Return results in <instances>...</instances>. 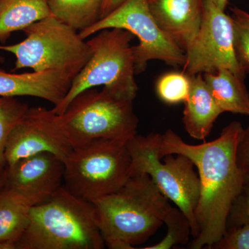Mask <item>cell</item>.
<instances>
[{"instance_id": "6da1fadb", "label": "cell", "mask_w": 249, "mask_h": 249, "mask_svg": "<svg viewBox=\"0 0 249 249\" xmlns=\"http://www.w3.org/2000/svg\"><path fill=\"white\" fill-rule=\"evenodd\" d=\"M243 127L233 121L218 138L199 145L187 143L168 129L160 137V157L180 154L196 165L200 181V197L196 216L198 235L190 249H211L227 232L228 216L249 175L237 165L236 150Z\"/></svg>"}, {"instance_id": "7a4b0ae2", "label": "cell", "mask_w": 249, "mask_h": 249, "mask_svg": "<svg viewBox=\"0 0 249 249\" xmlns=\"http://www.w3.org/2000/svg\"><path fill=\"white\" fill-rule=\"evenodd\" d=\"M106 246L132 249L158 231L173 207L147 175L131 177L117 191L93 201Z\"/></svg>"}, {"instance_id": "3957f363", "label": "cell", "mask_w": 249, "mask_h": 249, "mask_svg": "<svg viewBox=\"0 0 249 249\" xmlns=\"http://www.w3.org/2000/svg\"><path fill=\"white\" fill-rule=\"evenodd\" d=\"M106 247L94 205L62 186L31 209L15 249H102Z\"/></svg>"}, {"instance_id": "277c9868", "label": "cell", "mask_w": 249, "mask_h": 249, "mask_svg": "<svg viewBox=\"0 0 249 249\" xmlns=\"http://www.w3.org/2000/svg\"><path fill=\"white\" fill-rule=\"evenodd\" d=\"M88 41L91 55L86 65L72 81L63 100L52 108L60 115L77 95L85 90L103 86L111 94L134 101L138 91L136 83L134 38L128 31L119 28L104 29Z\"/></svg>"}, {"instance_id": "5b68a950", "label": "cell", "mask_w": 249, "mask_h": 249, "mask_svg": "<svg viewBox=\"0 0 249 249\" xmlns=\"http://www.w3.org/2000/svg\"><path fill=\"white\" fill-rule=\"evenodd\" d=\"M161 134H136L127 142L131 158V177L147 175L160 193L186 216L191 235H198L196 213L200 197V181L196 165L186 156L160 157Z\"/></svg>"}, {"instance_id": "8992f818", "label": "cell", "mask_w": 249, "mask_h": 249, "mask_svg": "<svg viewBox=\"0 0 249 249\" xmlns=\"http://www.w3.org/2000/svg\"><path fill=\"white\" fill-rule=\"evenodd\" d=\"M134 101L94 88L77 95L58 120L73 148L98 140L128 142L137 134Z\"/></svg>"}, {"instance_id": "52a82bcc", "label": "cell", "mask_w": 249, "mask_h": 249, "mask_svg": "<svg viewBox=\"0 0 249 249\" xmlns=\"http://www.w3.org/2000/svg\"><path fill=\"white\" fill-rule=\"evenodd\" d=\"M26 38L12 45L0 46V50L14 54V71L31 68L34 71H56L73 81L91 55L88 41L79 31L53 16L24 29Z\"/></svg>"}, {"instance_id": "ba28073f", "label": "cell", "mask_w": 249, "mask_h": 249, "mask_svg": "<svg viewBox=\"0 0 249 249\" xmlns=\"http://www.w3.org/2000/svg\"><path fill=\"white\" fill-rule=\"evenodd\" d=\"M127 142L98 140L73 148L64 160V186L91 203L120 189L131 178Z\"/></svg>"}, {"instance_id": "9c48e42d", "label": "cell", "mask_w": 249, "mask_h": 249, "mask_svg": "<svg viewBox=\"0 0 249 249\" xmlns=\"http://www.w3.org/2000/svg\"><path fill=\"white\" fill-rule=\"evenodd\" d=\"M112 28L128 31L138 38L139 45L133 46L136 74L145 71L150 60H160L174 67L184 65V51L161 30L150 12L147 0H124L111 14L79 31V34L86 40L99 31Z\"/></svg>"}, {"instance_id": "30bf717a", "label": "cell", "mask_w": 249, "mask_h": 249, "mask_svg": "<svg viewBox=\"0 0 249 249\" xmlns=\"http://www.w3.org/2000/svg\"><path fill=\"white\" fill-rule=\"evenodd\" d=\"M185 54L183 72L187 76L227 69L245 79L236 58L233 19L211 0H204L200 28Z\"/></svg>"}, {"instance_id": "8fae6325", "label": "cell", "mask_w": 249, "mask_h": 249, "mask_svg": "<svg viewBox=\"0 0 249 249\" xmlns=\"http://www.w3.org/2000/svg\"><path fill=\"white\" fill-rule=\"evenodd\" d=\"M58 114L43 107H29L11 131L4 150L6 165L29 156L50 152L63 160L73 150Z\"/></svg>"}, {"instance_id": "7c38bea8", "label": "cell", "mask_w": 249, "mask_h": 249, "mask_svg": "<svg viewBox=\"0 0 249 249\" xmlns=\"http://www.w3.org/2000/svg\"><path fill=\"white\" fill-rule=\"evenodd\" d=\"M64 172L63 160L50 152H41L6 165V187L50 197L62 186Z\"/></svg>"}, {"instance_id": "4fadbf2b", "label": "cell", "mask_w": 249, "mask_h": 249, "mask_svg": "<svg viewBox=\"0 0 249 249\" xmlns=\"http://www.w3.org/2000/svg\"><path fill=\"white\" fill-rule=\"evenodd\" d=\"M147 3L161 30L186 52L200 28L204 0H147Z\"/></svg>"}, {"instance_id": "5bb4252c", "label": "cell", "mask_w": 249, "mask_h": 249, "mask_svg": "<svg viewBox=\"0 0 249 249\" xmlns=\"http://www.w3.org/2000/svg\"><path fill=\"white\" fill-rule=\"evenodd\" d=\"M72 80L61 72L13 73L0 69V97L34 96L56 106L71 88Z\"/></svg>"}, {"instance_id": "9a60e30c", "label": "cell", "mask_w": 249, "mask_h": 249, "mask_svg": "<svg viewBox=\"0 0 249 249\" xmlns=\"http://www.w3.org/2000/svg\"><path fill=\"white\" fill-rule=\"evenodd\" d=\"M49 198L5 187L0 193V249H15L29 225L31 209Z\"/></svg>"}, {"instance_id": "2e32d148", "label": "cell", "mask_w": 249, "mask_h": 249, "mask_svg": "<svg viewBox=\"0 0 249 249\" xmlns=\"http://www.w3.org/2000/svg\"><path fill=\"white\" fill-rule=\"evenodd\" d=\"M191 89L185 101L183 124L187 133L196 140H205L214 122L224 113L210 91L203 74L189 76Z\"/></svg>"}, {"instance_id": "e0dca14e", "label": "cell", "mask_w": 249, "mask_h": 249, "mask_svg": "<svg viewBox=\"0 0 249 249\" xmlns=\"http://www.w3.org/2000/svg\"><path fill=\"white\" fill-rule=\"evenodd\" d=\"M205 82L224 112L249 116V93L245 78L230 70L221 69L214 73L203 74Z\"/></svg>"}, {"instance_id": "ac0fdd59", "label": "cell", "mask_w": 249, "mask_h": 249, "mask_svg": "<svg viewBox=\"0 0 249 249\" xmlns=\"http://www.w3.org/2000/svg\"><path fill=\"white\" fill-rule=\"evenodd\" d=\"M52 16L48 0H0V42H6L12 33Z\"/></svg>"}, {"instance_id": "d6986e66", "label": "cell", "mask_w": 249, "mask_h": 249, "mask_svg": "<svg viewBox=\"0 0 249 249\" xmlns=\"http://www.w3.org/2000/svg\"><path fill=\"white\" fill-rule=\"evenodd\" d=\"M48 3L54 17L78 31L101 19L103 0H48Z\"/></svg>"}, {"instance_id": "ffe728a7", "label": "cell", "mask_w": 249, "mask_h": 249, "mask_svg": "<svg viewBox=\"0 0 249 249\" xmlns=\"http://www.w3.org/2000/svg\"><path fill=\"white\" fill-rule=\"evenodd\" d=\"M29 109L27 103L16 97H0V167L6 165L4 150L8 137Z\"/></svg>"}, {"instance_id": "44dd1931", "label": "cell", "mask_w": 249, "mask_h": 249, "mask_svg": "<svg viewBox=\"0 0 249 249\" xmlns=\"http://www.w3.org/2000/svg\"><path fill=\"white\" fill-rule=\"evenodd\" d=\"M191 89L190 77L183 72L172 71L160 77L156 85L157 95L169 105L184 103Z\"/></svg>"}, {"instance_id": "7402d4cb", "label": "cell", "mask_w": 249, "mask_h": 249, "mask_svg": "<svg viewBox=\"0 0 249 249\" xmlns=\"http://www.w3.org/2000/svg\"><path fill=\"white\" fill-rule=\"evenodd\" d=\"M168 232L164 238L159 243L145 249H169L177 245H186L191 235L189 222L179 209L173 208L171 212L165 220Z\"/></svg>"}, {"instance_id": "603a6c76", "label": "cell", "mask_w": 249, "mask_h": 249, "mask_svg": "<svg viewBox=\"0 0 249 249\" xmlns=\"http://www.w3.org/2000/svg\"><path fill=\"white\" fill-rule=\"evenodd\" d=\"M234 28V47L236 58L241 68L249 73V18L244 10L231 9Z\"/></svg>"}, {"instance_id": "cb8c5ba5", "label": "cell", "mask_w": 249, "mask_h": 249, "mask_svg": "<svg viewBox=\"0 0 249 249\" xmlns=\"http://www.w3.org/2000/svg\"><path fill=\"white\" fill-rule=\"evenodd\" d=\"M249 223V178L231 206L227 222V231Z\"/></svg>"}, {"instance_id": "d4e9b609", "label": "cell", "mask_w": 249, "mask_h": 249, "mask_svg": "<svg viewBox=\"0 0 249 249\" xmlns=\"http://www.w3.org/2000/svg\"><path fill=\"white\" fill-rule=\"evenodd\" d=\"M211 249H249V223L227 230Z\"/></svg>"}, {"instance_id": "484cf974", "label": "cell", "mask_w": 249, "mask_h": 249, "mask_svg": "<svg viewBox=\"0 0 249 249\" xmlns=\"http://www.w3.org/2000/svg\"><path fill=\"white\" fill-rule=\"evenodd\" d=\"M236 160L239 168L249 175V126L241 134L236 150Z\"/></svg>"}, {"instance_id": "4316f807", "label": "cell", "mask_w": 249, "mask_h": 249, "mask_svg": "<svg viewBox=\"0 0 249 249\" xmlns=\"http://www.w3.org/2000/svg\"><path fill=\"white\" fill-rule=\"evenodd\" d=\"M124 0H103L101 19L106 17L107 15L111 14L113 11L117 9L122 3L124 2Z\"/></svg>"}, {"instance_id": "83f0119b", "label": "cell", "mask_w": 249, "mask_h": 249, "mask_svg": "<svg viewBox=\"0 0 249 249\" xmlns=\"http://www.w3.org/2000/svg\"><path fill=\"white\" fill-rule=\"evenodd\" d=\"M6 165L4 167H0V193L6 187Z\"/></svg>"}, {"instance_id": "f1b7e54d", "label": "cell", "mask_w": 249, "mask_h": 249, "mask_svg": "<svg viewBox=\"0 0 249 249\" xmlns=\"http://www.w3.org/2000/svg\"><path fill=\"white\" fill-rule=\"evenodd\" d=\"M213 2L217 5L218 7L220 8L221 9L225 11L226 8H227L228 2L229 0H211Z\"/></svg>"}, {"instance_id": "f546056e", "label": "cell", "mask_w": 249, "mask_h": 249, "mask_svg": "<svg viewBox=\"0 0 249 249\" xmlns=\"http://www.w3.org/2000/svg\"></svg>"}]
</instances>
